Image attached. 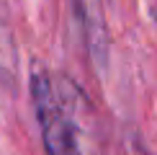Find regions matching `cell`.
<instances>
[{"label":"cell","instance_id":"6da1fadb","mask_svg":"<svg viewBox=\"0 0 157 155\" xmlns=\"http://www.w3.org/2000/svg\"><path fill=\"white\" fill-rule=\"evenodd\" d=\"M31 96H34V109L39 127H41L47 155H82L77 124L70 109L57 96L52 78L41 67L31 73Z\"/></svg>","mask_w":157,"mask_h":155},{"label":"cell","instance_id":"7a4b0ae2","mask_svg":"<svg viewBox=\"0 0 157 155\" xmlns=\"http://www.w3.org/2000/svg\"><path fill=\"white\" fill-rule=\"evenodd\" d=\"M13 67H16V49H13L8 0H0V73H13Z\"/></svg>","mask_w":157,"mask_h":155}]
</instances>
